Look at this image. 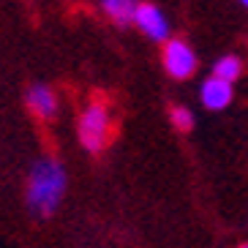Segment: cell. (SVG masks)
<instances>
[{
  "mask_svg": "<svg viewBox=\"0 0 248 248\" xmlns=\"http://www.w3.org/2000/svg\"><path fill=\"white\" fill-rule=\"evenodd\" d=\"M68 191V172L55 155H41L30 164L25 183V207L36 218H52Z\"/></svg>",
  "mask_w": 248,
  "mask_h": 248,
  "instance_id": "1",
  "label": "cell"
},
{
  "mask_svg": "<svg viewBox=\"0 0 248 248\" xmlns=\"http://www.w3.org/2000/svg\"><path fill=\"white\" fill-rule=\"evenodd\" d=\"M77 137L79 145L88 153H101L112 142V112L104 101H90L85 104V109L79 112L77 120Z\"/></svg>",
  "mask_w": 248,
  "mask_h": 248,
  "instance_id": "2",
  "label": "cell"
},
{
  "mask_svg": "<svg viewBox=\"0 0 248 248\" xmlns=\"http://www.w3.org/2000/svg\"><path fill=\"white\" fill-rule=\"evenodd\" d=\"M161 66H164L167 77H172V79H177V82H186L197 74L199 55L186 38L172 36L169 41L161 44Z\"/></svg>",
  "mask_w": 248,
  "mask_h": 248,
  "instance_id": "3",
  "label": "cell"
},
{
  "mask_svg": "<svg viewBox=\"0 0 248 248\" xmlns=\"http://www.w3.org/2000/svg\"><path fill=\"white\" fill-rule=\"evenodd\" d=\"M134 28L142 33L145 38H150L153 44H164L172 38V22L169 16L164 14V8L150 3V0H142L134 14Z\"/></svg>",
  "mask_w": 248,
  "mask_h": 248,
  "instance_id": "4",
  "label": "cell"
},
{
  "mask_svg": "<svg viewBox=\"0 0 248 248\" xmlns=\"http://www.w3.org/2000/svg\"><path fill=\"white\" fill-rule=\"evenodd\" d=\"M234 101V85L218 77H204L199 85V104L207 112H224L229 109V104Z\"/></svg>",
  "mask_w": 248,
  "mask_h": 248,
  "instance_id": "5",
  "label": "cell"
},
{
  "mask_svg": "<svg viewBox=\"0 0 248 248\" xmlns=\"http://www.w3.org/2000/svg\"><path fill=\"white\" fill-rule=\"evenodd\" d=\"M25 104H28V109L38 117V120H55L60 112V101H58V93L44 85V82H36V85H30L28 93H25Z\"/></svg>",
  "mask_w": 248,
  "mask_h": 248,
  "instance_id": "6",
  "label": "cell"
},
{
  "mask_svg": "<svg viewBox=\"0 0 248 248\" xmlns=\"http://www.w3.org/2000/svg\"><path fill=\"white\" fill-rule=\"evenodd\" d=\"M142 0H98V8L104 11V16L117 28H128L134 25V14Z\"/></svg>",
  "mask_w": 248,
  "mask_h": 248,
  "instance_id": "7",
  "label": "cell"
},
{
  "mask_svg": "<svg viewBox=\"0 0 248 248\" xmlns=\"http://www.w3.org/2000/svg\"><path fill=\"white\" fill-rule=\"evenodd\" d=\"M243 71H246V63H243V58L240 55H234V52H226V55L216 58V63H213V68H210L213 77L232 82V85L243 77Z\"/></svg>",
  "mask_w": 248,
  "mask_h": 248,
  "instance_id": "8",
  "label": "cell"
},
{
  "mask_svg": "<svg viewBox=\"0 0 248 248\" xmlns=\"http://www.w3.org/2000/svg\"><path fill=\"white\" fill-rule=\"evenodd\" d=\"M169 123H172L175 131L188 134V131H194V125H197V115H194L191 107H186V104H175V107H169Z\"/></svg>",
  "mask_w": 248,
  "mask_h": 248,
  "instance_id": "9",
  "label": "cell"
},
{
  "mask_svg": "<svg viewBox=\"0 0 248 248\" xmlns=\"http://www.w3.org/2000/svg\"><path fill=\"white\" fill-rule=\"evenodd\" d=\"M237 3H240V6H243V8H246V11H248V0H237Z\"/></svg>",
  "mask_w": 248,
  "mask_h": 248,
  "instance_id": "10",
  "label": "cell"
},
{
  "mask_svg": "<svg viewBox=\"0 0 248 248\" xmlns=\"http://www.w3.org/2000/svg\"><path fill=\"white\" fill-rule=\"evenodd\" d=\"M237 248H248V243H240V246H237Z\"/></svg>",
  "mask_w": 248,
  "mask_h": 248,
  "instance_id": "11",
  "label": "cell"
}]
</instances>
